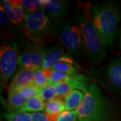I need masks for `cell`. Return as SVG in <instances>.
Here are the masks:
<instances>
[{"mask_svg":"<svg viewBox=\"0 0 121 121\" xmlns=\"http://www.w3.org/2000/svg\"><path fill=\"white\" fill-rule=\"evenodd\" d=\"M84 13L98 32L104 47L111 48L119 35L120 7L110 1L89 4Z\"/></svg>","mask_w":121,"mask_h":121,"instance_id":"obj_1","label":"cell"},{"mask_svg":"<svg viewBox=\"0 0 121 121\" xmlns=\"http://www.w3.org/2000/svg\"><path fill=\"white\" fill-rule=\"evenodd\" d=\"M79 121H118L116 102L105 95L97 83L90 84L82 103L76 110Z\"/></svg>","mask_w":121,"mask_h":121,"instance_id":"obj_2","label":"cell"},{"mask_svg":"<svg viewBox=\"0 0 121 121\" xmlns=\"http://www.w3.org/2000/svg\"><path fill=\"white\" fill-rule=\"evenodd\" d=\"M53 32L66 48L70 56L86 55V46L82 29L71 21L63 19L54 20Z\"/></svg>","mask_w":121,"mask_h":121,"instance_id":"obj_3","label":"cell"},{"mask_svg":"<svg viewBox=\"0 0 121 121\" xmlns=\"http://www.w3.org/2000/svg\"><path fill=\"white\" fill-rule=\"evenodd\" d=\"M74 20L82 30L86 46V55L90 63L91 66H98L106 57V51L98 32L85 13L75 12Z\"/></svg>","mask_w":121,"mask_h":121,"instance_id":"obj_4","label":"cell"},{"mask_svg":"<svg viewBox=\"0 0 121 121\" xmlns=\"http://www.w3.org/2000/svg\"><path fill=\"white\" fill-rule=\"evenodd\" d=\"M90 73L102 87L121 98V56L113 58Z\"/></svg>","mask_w":121,"mask_h":121,"instance_id":"obj_5","label":"cell"},{"mask_svg":"<svg viewBox=\"0 0 121 121\" xmlns=\"http://www.w3.org/2000/svg\"><path fill=\"white\" fill-rule=\"evenodd\" d=\"M23 24L25 36L35 43L44 41L55 35L53 24L43 9L26 14Z\"/></svg>","mask_w":121,"mask_h":121,"instance_id":"obj_6","label":"cell"},{"mask_svg":"<svg viewBox=\"0 0 121 121\" xmlns=\"http://www.w3.org/2000/svg\"><path fill=\"white\" fill-rule=\"evenodd\" d=\"M18 47L16 41L4 43L0 48L1 85L8 87L9 79L16 69L18 63Z\"/></svg>","mask_w":121,"mask_h":121,"instance_id":"obj_7","label":"cell"},{"mask_svg":"<svg viewBox=\"0 0 121 121\" xmlns=\"http://www.w3.org/2000/svg\"><path fill=\"white\" fill-rule=\"evenodd\" d=\"M47 49L40 45L34 43L28 46L18 56V63L21 69L36 71L40 68Z\"/></svg>","mask_w":121,"mask_h":121,"instance_id":"obj_8","label":"cell"},{"mask_svg":"<svg viewBox=\"0 0 121 121\" xmlns=\"http://www.w3.org/2000/svg\"><path fill=\"white\" fill-rule=\"evenodd\" d=\"M59 62H65L72 64L79 69V66L75 59L68 53L65 52L64 48L61 47H54L47 49L40 69L51 68L54 64Z\"/></svg>","mask_w":121,"mask_h":121,"instance_id":"obj_9","label":"cell"},{"mask_svg":"<svg viewBox=\"0 0 121 121\" xmlns=\"http://www.w3.org/2000/svg\"><path fill=\"white\" fill-rule=\"evenodd\" d=\"M9 21L13 24H18L25 19L26 13L21 4V1L4 0L1 1Z\"/></svg>","mask_w":121,"mask_h":121,"instance_id":"obj_10","label":"cell"},{"mask_svg":"<svg viewBox=\"0 0 121 121\" xmlns=\"http://www.w3.org/2000/svg\"><path fill=\"white\" fill-rule=\"evenodd\" d=\"M69 6V1L63 0H43V9L54 20L61 19Z\"/></svg>","mask_w":121,"mask_h":121,"instance_id":"obj_11","label":"cell"},{"mask_svg":"<svg viewBox=\"0 0 121 121\" xmlns=\"http://www.w3.org/2000/svg\"><path fill=\"white\" fill-rule=\"evenodd\" d=\"M35 71L32 69H20L10 83L8 90H17L20 87L33 84Z\"/></svg>","mask_w":121,"mask_h":121,"instance_id":"obj_12","label":"cell"},{"mask_svg":"<svg viewBox=\"0 0 121 121\" xmlns=\"http://www.w3.org/2000/svg\"><path fill=\"white\" fill-rule=\"evenodd\" d=\"M65 82L69 83L73 90L82 91L85 94L88 91L90 85L89 84V78L82 73L74 74L70 75Z\"/></svg>","mask_w":121,"mask_h":121,"instance_id":"obj_13","label":"cell"},{"mask_svg":"<svg viewBox=\"0 0 121 121\" xmlns=\"http://www.w3.org/2000/svg\"><path fill=\"white\" fill-rule=\"evenodd\" d=\"M46 103L39 95L28 99L26 104L17 110V112H40L44 110Z\"/></svg>","mask_w":121,"mask_h":121,"instance_id":"obj_14","label":"cell"},{"mask_svg":"<svg viewBox=\"0 0 121 121\" xmlns=\"http://www.w3.org/2000/svg\"><path fill=\"white\" fill-rule=\"evenodd\" d=\"M85 94L82 91L73 90L65 98V110L75 111L82 103Z\"/></svg>","mask_w":121,"mask_h":121,"instance_id":"obj_15","label":"cell"},{"mask_svg":"<svg viewBox=\"0 0 121 121\" xmlns=\"http://www.w3.org/2000/svg\"><path fill=\"white\" fill-rule=\"evenodd\" d=\"M8 105L9 112H16L17 110L26 104L28 99L21 95L17 91L8 90Z\"/></svg>","mask_w":121,"mask_h":121,"instance_id":"obj_16","label":"cell"},{"mask_svg":"<svg viewBox=\"0 0 121 121\" xmlns=\"http://www.w3.org/2000/svg\"><path fill=\"white\" fill-rule=\"evenodd\" d=\"M65 110V101L60 97H56L46 102L44 112L50 115H59Z\"/></svg>","mask_w":121,"mask_h":121,"instance_id":"obj_17","label":"cell"},{"mask_svg":"<svg viewBox=\"0 0 121 121\" xmlns=\"http://www.w3.org/2000/svg\"><path fill=\"white\" fill-rule=\"evenodd\" d=\"M51 68L54 71L68 74L69 75L78 73V68L77 67L65 62H59L55 63Z\"/></svg>","mask_w":121,"mask_h":121,"instance_id":"obj_18","label":"cell"},{"mask_svg":"<svg viewBox=\"0 0 121 121\" xmlns=\"http://www.w3.org/2000/svg\"><path fill=\"white\" fill-rule=\"evenodd\" d=\"M42 90L43 89L36 86L34 84H31L29 86L20 87L16 91H17L21 95H23L24 98H26V99H30L31 98L39 95Z\"/></svg>","mask_w":121,"mask_h":121,"instance_id":"obj_19","label":"cell"},{"mask_svg":"<svg viewBox=\"0 0 121 121\" xmlns=\"http://www.w3.org/2000/svg\"><path fill=\"white\" fill-rule=\"evenodd\" d=\"M21 4L26 14L33 13L43 9V0H22Z\"/></svg>","mask_w":121,"mask_h":121,"instance_id":"obj_20","label":"cell"},{"mask_svg":"<svg viewBox=\"0 0 121 121\" xmlns=\"http://www.w3.org/2000/svg\"><path fill=\"white\" fill-rule=\"evenodd\" d=\"M33 84L43 90L45 87L49 86L48 79L44 75L43 69H41L40 68L35 71Z\"/></svg>","mask_w":121,"mask_h":121,"instance_id":"obj_21","label":"cell"},{"mask_svg":"<svg viewBox=\"0 0 121 121\" xmlns=\"http://www.w3.org/2000/svg\"><path fill=\"white\" fill-rule=\"evenodd\" d=\"M7 121H32L30 113L9 112L4 113Z\"/></svg>","mask_w":121,"mask_h":121,"instance_id":"obj_22","label":"cell"},{"mask_svg":"<svg viewBox=\"0 0 121 121\" xmlns=\"http://www.w3.org/2000/svg\"><path fill=\"white\" fill-rule=\"evenodd\" d=\"M55 91H56V95L60 98H64L69 95V94L73 90L72 87L66 82H59L55 85Z\"/></svg>","mask_w":121,"mask_h":121,"instance_id":"obj_23","label":"cell"},{"mask_svg":"<svg viewBox=\"0 0 121 121\" xmlns=\"http://www.w3.org/2000/svg\"><path fill=\"white\" fill-rule=\"evenodd\" d=\"M39 95L46 102L55 98L56 94L55 85L49 86L45 87L44 89L41 91V92L40 93Z\"/></svg>","mask_w":121,"mask_h":121,"instance_id":"obj_24","label":"cell"},{"mask_svg":"<svg viewBox=\"0 0 121 121\" xmlns=\"http://www.w3.org/2000/svg\"><path fill=\"white\" fill-rule=\"evenodd\" d=\"M69 76L70 75H68V74L61 73V72H59V71H54L53 70L52 75H51L50 79H48L49 86L55 85V84L58 83L65 82V80L69 78Z\"/></svg>","mask_w":121,"mask_h":121,"instance_id":"obj_25","label":"cell"},{"mask_svg":"<svg viewBox=\"0 0 121 121\" xmlns=\"http://www.w3.org/2000/svg\"><path fill=\"white\" fill-rule=\"evenodd\" d=\"M78 114L75 111L65 110L60 114L57 121H77Z\"/></svg>","mask_w":121,"mask_h":121,"instance_id":"obj_26","label":"cell"},{"mask_svg":"<svg viewBox=\"0 0 121 121\" xmlns=\"http://www.w3.org/2000/svg\"><path fill=\"white\" fill-rule=\"evenodd\" d=\"M0 16H1V19H0L1 26H8L9 20L8 17V16H7V13L5 12L4 7L2 6V5L1 4V6H0Z\"/></svg>","mask_w":121,"mask_h":121,"instance_id":"obj_27","label":"cell"},{"mask_svg":"<svg viewBox=\"0 0 121 121\" xmlns=\"http://www.w3.org/2000/svg\"><path fill=\"white\" fill-rule=\"evenodd\" d=\"M32 121H49L45 114L42 112L30 113Z\"/></svg>","mask_w":121,"mask_h":121,"instance_id":"obj_28","label":"cell"},{"mask_svg":"<svg viewBox=\"0 0 121 121\" xmlns=\"http://www.w3.org/2000/svg\"><path fill=\"white\" fill-rule=\"evenodd\" d=\"M118 39H119V46L121 50V25L120 26V31H119V35H118Z\"/></svg>","mask_w":121,"mask_h":121,"instance_id":"obj_29","label":"cell"}]
</instances>
